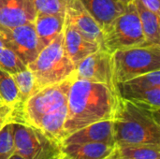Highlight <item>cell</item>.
Instances as JSON below:
<instances>
[{
  "label": "cell",
  "instance_id": "ba28073f",
  "mask_svg": "<svg viewBox=\"0 0 160 159\" xmlns=\"http://www.w3.org/2000/svg\"><path fill=\"white\" fill-rule=\"evenodd\" d=\"M73 79L102 83L118 91L113 78L112 53L102 48L86 56L75 66Z\"/></svg>",
  "mask_w": 160,
  "mask_h": 159
},
{
  "label": "cell",
  "instance_id": "4316f807",
  "mask_svg": "<svg viewBox=\"0 0 160 159\" xmlns=\"http://www.w3.org/2000/svg\"><path fill=\"white\" fill-rule=\"evenodd\" d=\"M17 116H18V109L6 104L0 105V118H10L16 122Z\"/></svg>",
  "mask_w": 160,
  "mask_h": 159
},
{
  "label": "cell",
  "instance_id": "277c9868",
  "mask_svg": "<svg viewBox=\"0 0 160 159\" xmlns=\"http://www.w3.org/2000/svg\"><path fill=\"white\" fill-rule=\"evenodd\" d=\"M116 84L160 69V44H149L117 50L112 53Z\"/></svg>",
  "mask_w": 160,
  "mask_h": 159
},
{
  "label": "cell",
  "instance_id": "f546056e",
  "mask_svg": "<svg viewBox=\"0 0 160 159\" xmlns=\"http://www.w3.org/2000/svg\"><path fill=\"white\" fill-rule=\"evenodd\" d=\"M11 122H15L13 119H10V118H0V130L8 123H11Z\"/></svg>",
  "mask_w": 160,
  "mask_h": 159
},
{
  "label": "cell",
  "instance_id": "52a82bcc",
  "mask_svg": "<svg viewBox=\"0 0 160 159\" xmlns=\"http://www.w3.org/2000/svg\"><path fill=\"white\" fill-rule=\"evenodd\" d=\"M14 153L24 159H56L61 145L39 129L22 122H13Z\"/></svg>",
  "mask_w": 160,
  "mask_h": 159
},
{
  "label": "cell",
  "instance_id": "ac0fdd59",
  "mask_svg": "<svg viewBox=\"0 0 160 159\" xmlns=\"http://www.w3.org/2000/svg\"><path fill=\"white\" fill-rule=\"evenodd\" d=\"M107 159H160V146L114 143Z\"/></svg>",
  "mask_w": 160,
  "mask_h": 159
},
{
  "label": "cell",
  "instance_id": "d6986e66",
  "mask_svg": "<svg viewBox=\"0 0 160 159\" xmlns=\"http://www.w3.org/2000/svg\"><path fill=\"white\" fill-rule=\"evenodd\" d=\"M133 2L140 17L146 44H160V15L147 9L139 0Z\"/></svg>",
  "mask_w": 160,
  "mask_h": 159
},
{
  "label": "cell",
  "instance_id": "d4e9b609",
  "mask_svg": "<svg viewBox=\"0 0 160 159\" xmlns=\"http://www.w3.org/2000/svg\"><path fill=\"white\" fill-rule=\"evenodd\" d=\"M13 154V122H11L0 130V159H9Z\"/></svg>",
  "mask_w": 160,
  "mask_h": 159
},
{
  "label": "cell",
  "instance_id": "4fadbf2b",
  "mask_svg": "<svg viewBox=\"0 0 160 159\" xmlns=\"http://www.w3.org/2000/svg\"><path fill=\"white\" fill-rule=\"evenodd\" d=\"M63 37L66 53L74 66L100 48L98 44L85 38L66 19L63 28Z\"/></svg>",
  "mask_w": 160,
  "mask_h": 159
},
{
  "label": "cell",
  "instance_id": "ffe728a7",
  "mask_svg": "<svg viewBox=\"0 0 160 159\" xmlns=\"http://www.w3.org/2000/svg\"><path fill=\"white\" fill-rule=\"evenodd\" d=\"M155 86H160V69L137 76L117 84L118 92L121 97H124L131 93L143 91Z\"/></svg>",
  "mask_w": 160,
  "mask_h": 159
},
{
  "label": "cell",
  "instance_id": "8992f818",
  "mask_svg": "<svg viewBox=\"0 0 160 159\" xmlns=\"http://www.w3.org/2000/svg\"><path fill=\"white\" fill-rule=\"evenodd\" d=\"M72 78L40 88L33 94L19 109L16 122L36 127L44 115L66 105Z\"/></svg>",
  "mask_w": 160,
  "mask_h": 159
},
{
  "label": "cell",
  "instance_id": "83f0119b",
  "mask_svg": "<svg viewBox=\"0 0 160 159\" xmlns=\"http://www.w3.org/2000/svg\"><path fill=\"white\" fill-rule=\"evenodd\" d=\"M147 9L160 15V0H139Z\"/></svg>",
  "mask_w": 160,
  "mask_h": 159
},
{
  "label": "cell",
  "instance_id": "6da1fadb",
  "mask_svg": "<svg viewBox=\"0 0 160 159\" xmlns=\"http://www.w3.org/2000/svg\"><path fill=\"white\" fill-rule=\"evenodd\" d=\"M120 97L118 91L105 84L72 78L67 98L65 136L91 124L112 120Z\"/></svg>",
  "mask_w": 160,
  "mask_h": 159
},
{
  "label": "cell",
  "instance_id": "30bf717a",
  "mask_svg": "<svg viewBox=\"0 0 160 159\" xmlns=\"http://www.w3.org/2000/svg\"><path fill=\"white\" fill-rule=\"evenodd\" d=\"M36 15L33 0H0V28L10 29L33 22Z\"/></svg>",
  "mask_w": 160,
  "mask_h": 159
},
{
  "label": "cell",
  "instance_id": "f1b7e54d",
  "mask_svg": "<svg viewBox=\"0 0 160 159\" xmlns=\"http://www.w3.org/2000/svg\"><path fill=\"white\" fill-rule=\"evenodd\" d=\"M5 47H8L7 45V40H6V37H5V34L4 32L2 31V29L0 28V51L5 48Z\"/></svg>",
  "mask_w": 160,
  "mask_h": 159
},
{
  "label": "cell",
  "instance_id": "1f68e13d",
  "mask_svg": "<svg viewBox=\"0 0 160 159\" xmlns=\"http://www.w3.org/2000/svg\"><path fill=\"white\" fill-rule=\"evenodd\" d=\"M119 2H121V3H123V4H125V5H128V4H129V3H131V2H133L134 0H118Z\"/></svg>",
  "mask_w": 160,
  "mask_h": 159
},
{
  "label": "cell",
  "instance_id": "4dcf8cb0",
  "mask_svg": "<svg viewBox=\"0 0 160 159\" xmlns=\"http://www.w3.org/2000/svg\"><path fill=\"white\" fill-rule=\"evenodd\" d=\"M9 159H24V158H22V157H20L19 155H17V154H13L10 157H9Z\"/></svg>",
  "mask_w": 160,
  "mask_h": 159
},
{
  "label": "cell",
  "instance_id": "3957f363",
  "mask_svg": "<svg viewBox=\"0 0 160 159\" xmlns=\"http://www.w3.org/2000/svg\"><path fill=\"white\" fill-rule=\"evenodd\" d=\"M27 67L33 72L38 90L73 77L75 66L66 53L63 31L40 51Z\"/></svg>",
  "mask_w": 160,
  "mask_h": 159
},
{
  "label": "cell",
  "instance_id": "603a6c76",
  "mask_svg": "<svg viewBox=\"0 0 160 159\" xmlns=\"http://www.w3.org/2000/svg\"><path fill=\"white\" fill-rule=\"evenodd\" d=\"M0 100L3 104L20 108L18 89L12 75L0 68Z\"/></svg>",
  "mask_w": 160,
  "mask_h": 159
},
{
  "label": "cell",
  "instance_id": "5b68a950",
  "mask_svg": "<svg viewBox=\"0 0 160 159\" xmlns=\"http://www.w3.org/2000/svg\"><path fill=\"white\" fill-rule=\"evenodd\" d=\"M147 45L134 2L103 31L102 49L112 53L117 50Z\"/></svg>",
  "mask_w": 160,
  "mask_h": 159
},
{
  "label": "cell",
  "instance_id": "cb8c5ba5",
  "mask_svg": "<svg viewBox=\"0 0 160 159\" xmlns=\"http://www.w3.org/2000/svg\"><path fill=\"white\" fill-rule=\"evenodd\" d=\"M0 68L13 75L24 70L27 66L11 49L5 47L0 51Z\"/></svg>",
  "mask_w": 160,
  "mask_h": 159
},
{
  "label": "cell",
  "instance_id": "d6a6232c",
  "mask_svg": "<svg viewBox=\"0 0 160 159\" xmlns=\"http://www.w3.org/2000/svg\"><path fill=\"white\" fill-rule=\"evenodd\" d=\"M56 159H68V157H67L63 153H62V154H61V155H60V156H59V157H58Z\"/></svg>",
  "mask_w": 160,
  "mask_h": 159
},
{
  "label": "cell",
  "instance_id": "7402d4cb",
  "mask_svg": "<svg viewBox=\"0 0 160 159\" xmlns=\"http://www.w3.org/2000/svg\"><path fill=\"white\" fill-rule=\"evenodd\" d=\"M132 101L143 108L153 112H159L160 110V86H155L143 91L131 93L122 97Z\"/></svg>",
  "mask_w": 160,
  "mask_h": 159
},
{
  "label": "cell",
  "instance_id": "2e32d148",
  "mask_svg": "<svg viewBox=\"0 0 160 159\" xmlns=\"http://www.w3.org/2000/svg\"><path fill=\"white\" fill-rule=\"evenodd\" d=\"M114 144L104 142H88L69 144L61 147L62 153L68 159H107Z\"/></svg>",
  "mask_w": 160,
  "mask_h": 159
},
{
  "label": "cell",
  "instance_id": "7a4b0ae2",
  "mask_svg": "<svg viewBox=\"0 0 160 159\" xmlns=\"http://www.w3.org/2000/svg\"><path fill=\"white\" fill-rule=\"evenodd\" d=\"M112 121L114 143L160 146L159 112L120 97Z\"/></svg>",
  "mask_w": 160,
  "mask_h": 159
},
{
  "label": "cell",
  "instance_id": "8fae6325",
  "mask_svg": "<svg viewBox=\"0 0 160 159\" xmlns=\"http://www.w3.org/2000/svg\"><path fill=\"white\" fill-rule=\"evenodd\" d=\"M66 20L85 38L102 47L103 31L79 0H72L66 10Z\"/></svg>",
  "mask_w": 160,
  "mask_h": 159
},
{
  "label": "cell",
  "instance_id": "44dd1931",
  "mask_svg": "<svg viewBox=\"0 0 160 159\" xmlns=\"http://www.w3.org/2000/svg\"><path fill=\"white\" fill-rule=\"evenodd\" d=\"M15 84L18 89L19 94V104L21 106L37 91L38 88L37 86L36 79L33 72L27 67L24 70L12 75ZM19 108V109H20Z\"/></svg>",
  "mask_w": 160,
  "mask_h": 159
},
{
  "label": "cell",
  "instance_id": "484cf974",
  "mask_svg": "<svg viewBox=\"0 0 160 159\" xmlns=\"http://www.w3.org/2000/svg\"><path fill=\"white\" fill-rule=\"evenodd\" d=\"M37 13L66 12L72 0H33Z\"/></svg>",
  "mask_w": 160,
  "mask_h": 159
},
{
  "label": "cell",
  "instance_id": "836d02e7",
  "mask_svg": "<svg viewBox=\"0 0 160 159\" xmlns=\"http://www.w3.org/2000/svg\"><path fill=\"white\" fill-rule=\"evenodd\" d=\"M2 104H3V102H2V101L0 100V105H2Z\"/></svg>",
  "mask_w": 160,
  "mask_h": 159
},
{
  "label": "cell",
  "instance_id": "9a60e30c",
  "mask_svg": "<svg viewBox=\"0 0 160 159\" xmlns=\"http://www.w3.org/2000/svg\"><path fill=\"white\" fill-rule=\"evenodd\" d=\"M65 19L66 12L37 13L33 23L42 49L63 31Z\"/></svg>",
  "mask_w": 160,
  "mask_h": 159
},
{
  "label": "cell",
  "instance_id": "9c48e42d",
  "mask_svg": "<svg viewBox=\"0 0 160 159\" xmlns=\"http://www.w3.org/2000/svg\"><path fill=\"white\" fill-rule=\"evenodd\" d=\"M5 34L7 45L19 58L28 66L42 50L33 22L16 26L10 29L1 28Z\"/></svg>",
  "mask_w": 160,
  "mask_h": 159
},
{
  "label": "cell",
  "instance_id": "7c38bea8",
  "mask_svg": "<svg viewBox=\"0 0 160 159\" xmlns=\"http://www.w3.org/2000/svg\"><path fill=\"white\" fill-rule=\"evenodd\" d=\"M104 142L114 144L112 121L106 120L86 126L69 135L61 142V147L69 144Z\"/></svg>",
  "mask_w": 160,
  "mask_h": 159
},
{
  "label": "cell",
  "instance_id": "e0dca14e",
  "mask_svg": "<svg viewBox=\"0 0 160 159\" xmlns=\"http://www.w3.org/2000/svg\"><path fill=\"white\" fill-rule=\"evenodd\" d=\"M68 113L67 104L59 109L44 115L36 125V128L39 129L46 136L61 145L62 141L65 139L64 125Z\"/></svg>",
  "mask_w": 160,
  "mask_h": 159
},
{
  "label": "cell",
  "instance_id": "5bb4252c",
  "mask_svg": "<svg viewBox=\"0 0 160 159\" xmlns=\"http://www.w3.org/2000/svg\"><path fill=\"white\" fill-rule=\"evenodd\" d=\"M88 13L96 20L102 31L121 15L127 7V5L118 0H79Z\"/></svg>",
  "mask_w": 160,
  "mask_h": 159
}]
</instances>
